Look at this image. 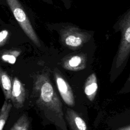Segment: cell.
Returning a JSON list of instances; mask_svg holds the SVG:
<instances>
[{
	"mask_svg": "<svg viewBox=\"0 0 130 130\" xmlns=\"http://www.w3.org/2000/svg\"><path fill=\"white\" fill-rule=\"evenodd\" d=\"M32 96L46 118L59 130H68L62 105L47 73L37 75L34 81Z\"/></svg>",
	"mask_w": 130,
	"mask_h": 130,
	"instance_id": "cell-1",
	"label": "cell"
},
{
	"mask_svg": "<svg viewBox=\"0 0 130 130\" xmlns=\"http://www.w3.org/2000/svg\"><path fill=\"white\" fill-rule=\"evenodd\" d=\"M121 40L115 61V67H120L130 54V9L121 17L118 23Z\"/></svg>",
	"mask_w": 130,
	"mask_h": 130,
	"instance_id": "cell-2",
	"label": "cell"
},
{
	"mask_svg": "<svg viewBox=\"0 0 130 130\" xmlns=\"http://www.w3.org/2000/svg\"><path fill=\"white\" fill-rule=\"evenodd\" d=\"M16 20L27 36L37 46H40V43L29 20L18 0H6Z\"/></svg>",
	"mask_w": 130,
	"mask_h": 130,
	"instance_id": "cell-3",
	"label": "cell"
},
{
	"mask_svg": "<svg viewBox=\"0 0 130 130\" xmlns=\"http://www.w3.org/2000/svg\"><path fill=\"white\" fill-rule=\"evenodd\" d=\"M90 35L77 27L69 26L61 31V38L63 44L72 49L81 47L90 39Z\"/></svg>",
	"mask_w": 130,
	"mask_h": 130,
	"instance_id": "cell-4",
	"label": "cell"
},
{
	"mask_svg": "<svg viewBox=\"0 0 130 130\" xmlns=\"http://www.w3.org/2000/svg\"><path fill=\"white\" fill-rule=\"evenodd\" d=\"M54 76L58 91L64 103L70 107L74 106L75 102L74 94L68 83L57 69H55Z\"/></svg>",
	"mask_w": 130,
	"mask_h": 130,
	"instance_id": "cell-5",
	"label": "cell"
},
{
	"mask_svg": "<svg viewBox=\"0 0 130 130\" xmlns=\"http://www.w3.org/2000/svg\"><path fill=\"white\" fill-rule=\"evenodd\" d=\"M11 100L13 106L17 109L22 108L25 101V88L17 77H15L13 81Z\"/></svg>",
	"mask_w": 130,
	"mask_h": 130,
	"instance_id": "cell-6",
	"label": "cell"
},
{
	"mask_svg": "<svg viewBox=\"0 0 130 130\" xmlns=\"http://www.w3.org/2000/svg\"><path fill=\"white\" fill-rule=\"evenodd\" d=\"M62 66L63 68L70 71L82 70L86 67V57L82 54L72 55L63 61Z\"/></svg>",
	"mask_w": 130,
	"mask_h": 130,
	"instance_id": "cell-7",
	"label": "cell"
},
{
	"mask_svg": "<svg viewBox=\"0 0 130 130\" xmlns=\"http://www.w3.org/2000/svg\"><path fill=\"white\" fill-rule=\"evenodd\" d=\"M66 119L72 130H88L84 120L70 108L66 110Z\"/></svg>",
	"mask_w": 130,
	"mask_h": 130,
	"instance_id": "cell-8",
	"label": "cell"
},
{
	"mask_svg": "<svg viewBox=\"0 0 130 130\" xmlns=\"http://www.w3.org/2000/svg\"><path fill=\"white\" fill-rule=\"evenodd\" d=\"M98 89L97 78L94 73L90 74L87 78L84 85V93L90 101H93Z\"/></svg>",
	"mask_w": 130,
	"mask_h": 130,
	"instance_id": "cell-9",
	"label": "cell"
},
{
	"mask_svg": "<svg viewBox=\"0 0 130 130\" xmlns=\"http://www.w3.org/2000/svg\"><path fill=\"white\" fill-rule=\"evenodd\" d=\"M0 78L2 89L5 95V100L6 101L11 100L13 83H12L8 75L2 69L0 70Z\"/></svg>",
	"mask_w": 130,
	"mask_h": 130,
	"instance_id": "cell-10",
	"label": "cell"
},
{
	"mask_svg": "<svg viewBox=\"0 0 130 130\" xmlns=\"http://www.w3.org/2000/svg\"><path fill=\"white\" fill-rule=\"evenodd\" d=\"M12 107V104L7 102L6 100L2 107L0 114V130H3L6 122L9 117L10 110Z\"/></svg>",
	"mask_w": 130,
	"mask_h": 130,
	"instance_id": "cell-11",
	"label": "cell"
},
{
	"mask_svg": "<svg viewBox=\"0 0 130 130\" xmlns=\"http://www.w3.org/2000/svg\"><path fill=\"white\" fill-rule=\"evenodd\" d=\"M29 122L26 114L22 115L14 123L10 130H29Z\"/></svg>",
	"mask_w": 130,
	"mask_h": 130,
	"instance_id": "cell-12",
	"label": "cell"
},
{
	"mask_svg": "<svg viewBox=\"0 0 130 130\" xmlns=\"http://www.w3.org/2000/svg\"><path fill=\"white\" fill-rule=\"evenodd\" d=\"M20 52L17 51H8L2 54V59L9 63L14 64L16 60L17 56H18Z\"/></svg>",
	"mask_w": 130,
	"mask_h": 130,
	"instance_id": "cell-13",
	"label": "cell"
},
{
	"mask_svg": "<svg viewBox=\"0 0 130 130\" xmlns=\"http://www.w3.org/2000/svg\"><path fill=\"white\" fill-rule=\"evenodd\" d=\"M9 32L7 30H3L0 32V46L2 47L6 43Z\"/></svg>",
	"mask_w": 130,
	"mask_h": 130,
	"instance_id": "cell-14",
	"label": "cell"
},
{
	"mask_svg": "<svg viewBox=\"0 0 130 130\" xmlns=\"http://www.w3.org/2000/svg\"><path fill=\"white\" fill-rule=\"evenodd\" d=\"M117 130H130V126H125L123 127H121Z\"/></svg>",
	"mask_w": 130,
	"mask_h": 130,
	"instance_id": "cell-15",
	"label": "cell"
},
{
	"mask_svg": "<svg viewBox=\"0 0 130 130\" xmlns=\"http://www.w3.org/2000/svg\"><path fill=\"white\" fill-rule=\"evenodd\" d=\"M128 82L130 83V76H129V78L128 79Z\"/></svg>",
	"mask_w": 130,
	"mask_h": 130,
	"instance_id": "cell-16",
	"label": "cell"
}]
</instances>
